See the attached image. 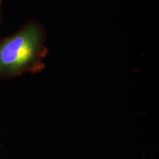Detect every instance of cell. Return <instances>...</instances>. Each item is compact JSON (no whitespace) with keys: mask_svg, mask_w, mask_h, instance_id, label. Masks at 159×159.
Masks as SVG:
<instances>
[{"mask_svg":"<svg viewBox=\"0 0 159 159\" xmlns=\"http://www.w3.org/2000/svg\"><path fill=\"white\" fill-rule=\"evenodd\" d=\"M39 24L30 22L15 34L0 41V76L13 77L25 72L36 73L44 67L47 49Z\"/></svg>","mask_w":159,"mask_h":159,"instance_id":"obj_1","label":"cell"},{"mask_svg":"<svg viewBox=\"0 0 159 159\" xmlns=\"http://www.w3.org/2000/svg\"><path fill=\"white\" fill-rule=\"evenodd\" d=\"M1 10H2V0H0V16H1Z\"/></svg>","mask_w":159,"mask_h":159,"instance_id":"obj_2","label":"cell"}]
</instances>
